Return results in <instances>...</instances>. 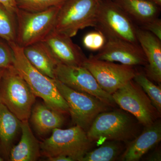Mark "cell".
<instances>
[{"label":"cell","mask_w":161,"mask_h":161,"mask_svg":"<svg viewBox=\"0 0 161 161\" xmlns=\"http://www.w3.org/2000/svg\"><path fill=\"white\" fill-rule=\"evenodd\" d=\"M55 77L72 89L93 95L110 107L116 105L112 95L101 88L92 73L84 66L58 63L55 69Z\"/></svg>","instance_id":"30bf717a"},{"label":"cell","mask_w":161,"mask_h":161,"mask_svg":"<svg viewBox=\"0 0 161 161\" xmlns=\"http://www.w3.org/2000/svg\"><path fill=\"white\" fill-rule=\"evenodd\" d=\"M83 66L92 73L101 88L111 95L133 80L137 73L133 66L97 60L91 56Z\"/></svg>","instance_id":"8fae6325"},{"label":"cell","mask_w":161,"mask_h":161,"mask_svg":"<svg viewBox=\"0 0 161 161\" xmlns=\"http://www.w3.org/2000/svg\"><path fill=\"white\" fill-rule=\"evenodd\" d=\"M14 59L13 52L9 43L0 42V69L13 66Z\"/></svg>","instance_id":"484cf974"},{"label":"cell","mask_w":161,"mask_h":161,"mask_svg":"<svg viewBox=\"0 0 161 161\" xmlns=\"http://www.w3.org/2000/svg\"><path fill=\"white\" fill-rule=\"evenodd\" d=\"M117 4L129 15L143 24L156 19L157 5L147 0H117Z\"/></svg>","instance_id":"ffe728a7"},{"label":"cell","mask_w":161,"mask_h":161,"mask_svg":"<svg viewBox=\"0 0 161 161\" xmlns=\"http://www.w3.org/2000/svg\"><path fill=\"white\" fill-rule=\"evenodd\" d=\"M4 69H0V82H1V79H2Z\"/></svg>","instance_id":"1f68e13d"},{"label":"cell","mask_w":161,"mask_h":161,"mask_svg":"<svg viewBox=\"0 0 161 161\" xmlns=\"http://www.w3.org/2000/svg\"><path fill=\"white\" fill-rule=\"evenodd\" d=\"M112 95L116 104L133 115L144 126L152 125L160 116L148 95L133 80Z\"/></svg>","instance_id":"ba28073f"},{"label":"cell","mask_w":161,"mask_h":161,"mask_svg":"<svg viewBox=\"0 0 161 161\" xmlns=\"http://www.w3.org/2000/svg\"><path fill=\"white\" fill-rule=\"evenodd\" d=\"M66 0H16L18 9L30 12L45 11L55 6H60Z\"/></svg>","instance_id":"cb8c5ba5"},{"label":"cell","mask_w":161,"mask_h":161,"mask_svg":"<svg viewBox=\"0 0 161 161\" xmlns=\"http://www.w3.org/2000/svg\"><path fill=\"white\" fill-rule=\"evenodd\" d=\"M107 39L103 48L97 54L91 57L97 60L118 62L131 66L147 64L145 55L138 44L115 38Z\"/></svg>","instance_id":"7c38bea8"},{"label":"cell","mask_w":161,"mask_h":161,"mask_svg":"<svg viewBox=\"0 0 161 161\" xmlns=\"http://www.w3.org/2000/svg\"><path fill=\"white\" fill-rule=\"evenodd\" d=\"M21 121L0 102V148L4 153L10 152L15 136L21 129Z\"/></svg>","instance_id":"d6986e66"},{"label":"cell","mask_w":161,"mask_h":161,"mask_svg":"<svg viewBox=\"0 0 161 161\" xmlns=\"http://www.w3.org/2000/svg\"><path fill=\"white\" fill-rule=\"evenodd\" d=\"M14 53L13 66L26 81L36 97L42 98L50 108L60 113H69L68 105L52 79L40 73L30 63L23 48L16 42L8 43Z\"/></svg>","instance_id":"6da1fadb"},{"label":"cell","mask_w":161,"mask_h":161,"mask_svg":"<svg viewBox=\"0 0 161 161\" xmlns=\"http://www.w3.org/2000/svg\"><path fill=\"white\" fill-rule=\"evenodd\" d=\"M107 38H115L138 44L136 28L127 14L117 3L101 2L97 26Z\"/></svg>","instance_id":"9c48e42d"},{"label":"cell","mask_w":161,"mask_h":161,"mask_svg":"<svg viewBox=\"0 0 161 161\" xmlns=\"http://www.w3.org/2000/svg\"><path fill=\"white\" fill-rule=\"evenodd\" d=\"M36 97L13 65L4 69L0 82V102L21 121L29 119Z\"/></svg>","instance_id":"7a4b0ae2"},{"label":"cell","mask_w":161,"mask_h":161,"mask_svg":"<svg viewBox=\"0 0 161 161\" xmlns=\"http://www.w3.org/2000/svg\"><path fill=\"white\" fill-rule=\"evenodd\" d=\"M133 80L138 84L148 95L153 104L161 113V88L153 83L145 75L136 73Z\"/></svg>","instance_id":"603a6c76"},{"label":"cell","mask_w":161,"mask_h":161,"mask_svg":"<svg viewBox=\"0 0 161 161\" xmlns=\"http://www.w3.org/2000/svg\"><path fill=\"white\" fill-rule=\"evenodd\" d=\"M92 143L86 132L75 125L66 130L54 129L51 136L43 141L40 147L42 153L47 158L65 156L73 161H81L90 151Z\"/></svg>","instance_id":"5b68a950"},{"label":"cell","mask_w":161,"mask_h":161,"mask_svg":"<svg viewBox=\"0 0 161 161\" xmlns=\"http://www.w3.org/2000/svg\"><path fill=\"white\" fill-rule=\"evenodd\" d=\"M23 48L25 57L35 68L45 76L55 79V69L58 62L42 42Z\"/></svg>","instance_id":"e0dca14e"},{"label":"cell","mask_w":161,"mask_h":161,"mask_svg":"<svg viewBox=\"0 0 161 161\" xmlns=\"http://www.w3.org/2000/svg\"><path fill=\"white\" fill-rule=\"evenodd\" d=\"M3 161V159L2 158L0 157V161Z\"/></svg>","instance_id":"d6a6232c"},{"label":"cell","mask_w":161,"mask_h":161,"mask_svg":"<svg viewBox=\"0 0 161 161\" xmlns=\"http://www.w3.org/2000/svg\"><path fill=\"white\" fill-rule=\"evenodd\" d=\"M119 142L108 141L100 147L87 153L81 161H112L115 160L122 151Z\"/></svg>","instance_id":"44dd1931"},{"label":"cell","mask_w":161,"mask_h":161,"mask_svg":"<svg viewBox=\"0 0 161 161\" xmlns=\"http://www.w3.org/2000/svg\"><path fill=\"white\" fill-rule=\"evenodd\" d=\"M101 0H66L60 6L53 31L72 38L80 30L97 26Z\"/></svg>","instance_id":"3957f363"},{"label":"cell","mask_w":161,"mask_h":161,"mask_svg":"<svg viewBox=\"0 0 161 161\" xmlns=\"http://www.w3.org/2000/svg\"><path fill=\"white\" fill-rule=\"evenodd\" d=\"M144 29L146 30L161 40V21L156 18L144 24Z\"/></svg>","instance_id":"4316f807"},{"label":"cell","mask_w":161,"mask_h":161,"mask_svg":"<svg viewBox=\"0 0 161 161\" xmlns=\"http://www.w3.org/2000/svg\"><path fill=\"white\" fill-rule=\"evenodd\" d=\"M136 125L129 114L122 111L100 113L86 131L92 142L101 145L108 141L129 142L136 136Z\"/></svg>","instance_id":"277c9868"},{"label":"cell","mask_w":161,"mask_h":161,"mask_svg":"<svg viewBox=\"0 0 161 161\" xmlns=\"http://www.w3.org/2000/svg\"><path fill=\"white\" fill-rule=\"evenodd\" d=\"M149 160L161 161V155L158 152H156L150 157Z\"/></svg>","instance_id":"f546056e"},{"label":"cell","mask_w":161,"mask_h":161,"mask_svg":"<svg viewBox=\"0 0 161 161\" xmlns=\"http://www.w3.org/2000/svg\"><path fill=\"white\" fill-rule=\"evenodd\" d=\"M147 1L152 2L157 6H160L161 5V0H147Z\"/></svg>","instance_id":"4dcf8cb0"},{"label":"cell","mask_w":161,"mask_h":161,"mask_svg":"<svg viewBox=\"0 0 161 161\" xmlns=\"http://www.w3.org/2000/svg\"><path fill=\"white\" fill-rule=\"evenodd\" d=\"M22 136L19 142L10 150V160L35 161L40 156L39 142L33 134L28 120L21 121Z\"/></svg>","instance_id":"2e32d148"},{"label":"cell","mask_w":161,"mask_h":161,"mask_svg":"<svg viewBox=\"0 0 161 161\" xmlns=\"http://www.w3.org/2000/svg\"><path fill=\"white\" fill-rule=\"evenodd\" d=\"M47 160L50 161H73L70 158L65 156H58L54 157L48 158Z\"/></svg>","instance_id":"f1b7e54d"},{"label":"cell","mask_w":161,"mask_h":161,"mask_svg":"<svg viewBox=\"0 0 161 161\" xmlns=\"http://www.w3.org/2000/svg\"><path fill=\"white\" fill-rule=\"evenodd\" d=\"M107 37L101 31L87 33L82 40L83 46L92 51H98L103 48L106 43Z\"/></svg>","instance_id":"d4e9b609"},{"label":"cell","mask_w":161,"mask_h":161,"mask_svg":"<svg viewBox=\"0 0 161 161\" xmlns=\"http://www.w3.org/2000/svg\"><path fill=\"white\" fill-rule=\"evenodd\" d=\"M58 63L83 66L87 59L71 38L53 31L42 41Z\"/></svg>","instance_id":"4fadbf2b"},{"label":"cell","mask_w":161,"mask_h":161,"mask_svg":"<svg viewBox=\"0 0 161 161\" xmlns=\"http://www.w3.org/2000/svg\"><path fill=\"white\" fill-rule=\"evenodd\" d=\"M0 4L11 13L16 14L18 9L16 0H0Z\"/></svg>","instance_id":"83f0119b"},{"label":"cell","mask_w":161,"mask_h":161,"mask_svg":"<svg viewBox=\"0 0 161 161\" xmlns=\"http://www.w3.org/2000/svg\"><path fill=\"white\" fill-rule=\"evenodd\" d=\"M145 127L140 135L130 143L122 155L121 160H139L144 154L160 142L161 124L159 119Z\"/></svg>","instance_id":"9a60e30c"},{"label":"cell","mask_w":161,"mask_h":161,"mask_svg":"<svg viewBox=\"0 0 161 161\" xmlns=\"http://www.w3.org/2000/svg\"><path fill=\"white\" fill-rule=\"evenodd\" d=\"M60 6L40 12L18 9L16 43L24 47L41 42L53 30Z\"/></svg>","instance_id":"8992f818"},{"label":"cell","mask_w":161,"mask_h":161,"mask_svg":"<svg viewBox=\"0 0 161 161\" xmlns=\"http://www.w3.org/2000/svg\"><path fill=\"white\" fill-rule=\"evenodd\" d=\"M16 14L11 13L0 4V38L10 43L16 42Z\"/></svg>","instance_id":"7402d4cb"},{"label":"cell","mask_w":161,"mask_h":161,"mask_svg":"<svg viewBox=\"0 0 161 161\" xmlns=\"http://www.w3.org/2000/svg\"><path fill=\"white\" fill-rule=\"evenodd\" d=\"M31 116L35 130L40 135L60 128L64 121L62 113L51 109L45 104L36 105L31 110Z\"/></svg>","instance_id":"ac0fdd59"},{"label":"cell","mask_w":161,"mask_h":161,"mask_svg":"<svg viewBox=\"0 0 161 161\" xmlns=\"http://www.w3.org/2000/svg\"><path fill=\"white\" fill-rule=\"evenodd\" d=\"M137 41L147 61V77L161 82V40L145 29L136 28Z\"/></svg>","instance_id":"5bb4252c"},{"label":"cell","mask_w":161,"mask_h":161,"mask_svg":"<svg viewBox=\"0 0 161 161\" xmlns=\"http://www.w3.org/2000/svg\"><path fill=\"white\" fill-rule=\"evenodd\" d=\"M54 80L58 90L68 105L73 122L86 132L98 115L110 108V106L95 96L72 89L57 79Z\"/></svg>","instance_id":"52a82bcc"}]
</instances>
